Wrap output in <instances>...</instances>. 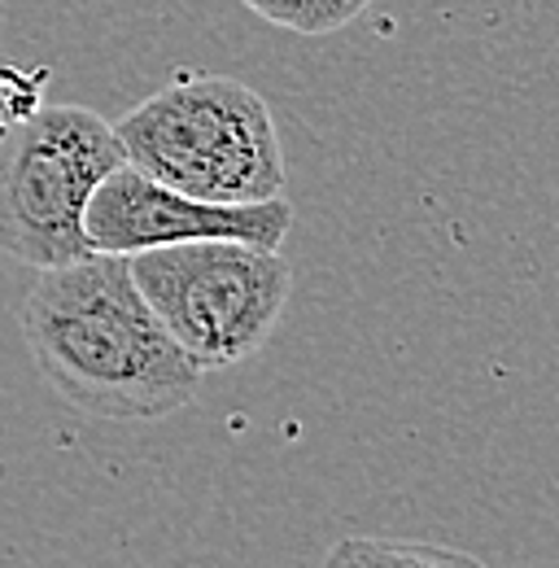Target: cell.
Masks as SVG:
<instances>
[{"instance_id": "52a82bcc", "label": "cell", "mask_w": 559, "mask_h": 568, "mask_svg": "<svg viewBox=\"0 0 559 568\" xmlns=\"http://www.w3.org/2000/svg\"><path fill=\"white\" fill-rule=\"evenodd\" d=\"M53 71L49 67H22V62H0V136L22 128L40 105Z\"/></svg>"}, {"instance_id": "3957f363", "label": "cell", "mask_w": 559, "mask_h": 568, "mask_svg": "<svg viewBox=\"0 0 559 568\" xmlns=\"http://www.w3.org/2000/svg\"><path fill=\"white\" fill-rule=\"evenodd\" d=\"M128 272L157 324L202 372L258 355L293 293L288 258L245 241L140 250L128 254Z\"/></svg>"}, {"instance_id": "7a4b0ae2", "label": "cell", "mask_w": 559, "mask_h": 568, "mask_svg": "<svg viewBox=\"0 0 559 568\" xmlns=\"http://www.w3.org/2000/svg\"><path fill=\"white\" fill-rule=\"evenodd\" d=\"M114 128L140 175L218 206L284 197V149L272 105L227 74H175Z\"/></svg>"}, {"instance_id": "6da1fadb", "label": "cell", "mask_w": 559, "mask_h": 568, "mask_svg": "<svg viewBox=\"0 0 559 568\" xmlns=\"http://www.w3.org/2000/svg\"><path fill=\"white\" fill-rule=\"evenodd\" d=\"M22 333L58 398L101 420L175 416L206 376L157 324L123 254L44 267L22 302Z\"/></svg>"}, {"instance_id": "5b68a950", "label": "cell", "mask_w": 559, "mask_h": 568, "mask_svg": "<svg viewBox=\"0 0 559 568\" xmlns=\"http://www.w3.org/2000/svg\"><path fill=\"white\" fill-rule=\"evenodd\" d=\"M288 227H293L288 197L241 202V206L197 202L140 175L128 162L96 184L83 211V236L92 254H123V258L157 245H180V241H245V245L280 250Z\"/></svg>"}, {"instance_id": "8992f818", "label": "cell", "mask_w": 559, "mask_h": 568, "mask_svg": "<svg viewBox=\"0 0 559 568\" xmlns=\"http://www.w3.org/2000/svg\"><path fill=\"white\" fill-rule=\"evenodd\" d=\"M272 27L297 31V36H333L367 13L372 0H241Z\"/></svg>"}, {"instance_id": "277c9868", "label": "cell", "mask_w": 559, "mask_h": 568, "mask_svg": "<svg viewBox=\"0 0 559 568\" xmlns=\"http://www.w3.org/2000/svg\"><path fill=\"white\" fill-rule=\"evenodd\" d=\"M119 166L123 149L96 110L40 105L0 136V254L35 272L88 258V197Z\"/></svg>"}]
</instances>
